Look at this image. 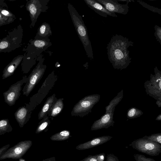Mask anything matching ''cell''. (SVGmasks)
I'll return each mask as SVG.
<instances>
[{"label":"cell","mask_w":161,"mask_h":161,"mask_svg":"<svg viewBox=\"0 0 161 161\" xmlns=\"http://www.w3.org/2000/svg\"><path fill=\"white\" fill-rule=\"evenodd\" d=\"M129 146L138 151L151 156H158L161 152L160 144L142 138L133 141Z\"/></svg>","instance_id":"5"},{"label":"cell","mask_w":161,"mask_h":161,"mask_svg":"<svg viewBox=\"0 0 161 161\" xmlns=\"http://www.w3.org/2000/svg\"><path fill=\"white\" fill-rule=\"evenodd\" d=\"M155 74H151L150 80L144 84L147 94L156 100L161 101V71L156 66Z\"/></svg>","instance_id":"4"},{"label":"cell","mask_w":161,"mask_h":161,"mask_svg":"<svg viewBox=\"0 0 161 161\" xmlns=\"http://www.w3.org/2000/svg\"><path fill=\"white\" fill-rule=\"evenodd\" d=\"M0 13L4 16L9 18L15 19L16 18L14 15L9 11L2 8H0Z\"/></svg>","instance_id":"32"},{"label":"cell","mask_w":161,"mask_h":161,"mask_svg":"<svg viewBox=\"0 0 161 161\" xmlns=\"http://www.w3.org/2000/svg\"><path fill=\"white\" fill-rule=\"evenodd\" d=\"M28 109L22 106L19 108L14 113L15 118L20 127H23L27 122Z\"/></svg>","instance_id":"18"},{"label":"cell","mask_w":161,"mask_h":161,"mask_svg":"<svg viewBox=\"0 0 161 161\" xmlns=\"http://www.w3.org/2000/svg\"><path fill=\"white\" fill-rule=\"evenodd\" d=\"M113 138L109 136H104L94 138L92 140L78 145L76 147L78 150H83L104 144Z\"/></svg>","instance_id":"14"},{"label":"cell","mask_w":161,"mask_h":161,"mask_svg":"<svg viewBox=\"0 0 161 161\" xmlns=\"http://www.w3.org/2000/svg\"><path fill=\"white\" fill-rule=\"evenodd\" d=\"M10 147V144H8L0 148V155L7 150Z\"/></svg>","instance_id":"34"},{"label":"cell","mask_w":161,"mask_h":161,"mask_svg":"<svg viewBox=\"0 0 161 161\" xmlns=\"http://www.w3.org/2000/svg\"><path fill=\"white\" fill-rule=\"evenodd\" d=\"M156 104L157 105L158 107L160 108L161 107V101L157 100L156 102Z\"/></svg>","instance_id":"37"},{"label":"cell","mask_w":161,"mask_h":161,"mask_svg":"<svg viewBox=\"0 0 161 161\" xmlns=\"http://www.w3.org/2000/svg\"><path fill=\"white\" fill-rule=\"evenodd\" d=\"M41 122L36 130V133H39L42 131L49 125L50 121L48 118L47 117Z\"/></svg>","instance_id":"26"},{"label":"cell","mask_w":161,"mask_h":161,"mask_svg":"<svg viewBox=\"0 0 161 161\" xmlns=\"http://www.w3.org/2000/svg\"><path fill=\"white\" fill-rule=\"evenodd\" d=\"M114 111H110L105 113L98 119L95 121L92 126L91 130H96L103 128L107 129L114 126Z\"/></svg>","instance_id":"12"},{"label":"cell","mask_w":161,"mask_h":161,"mask_svg":"<svg viewBox=\"0 0 161 161\" xmlns=\"http://www.w3.org/2000/svg\"><path fill=\"white\" fill-rule=\"evenodd\" d=\"M46 68L45 65L38 63L28 78L27 81L22 90L23 94L28 96L42 76Z\"/></svg>","instance_id":"9"},{"label":"cell","mask_w":161,"mask_h":161,"mask_svg":"<svg viewBox=\"0 0 161 161\" xmlns=\"http://www.w3.org/2000/svg\"><path fill=\"white\" fill-rule=\"evenodd\" d=\"M32 144L31 140L21 141L8 148L0 155V160L7 158L17 159L21 158L30 148Z\"/></svg>","instance_id":"8"},{"label":"cell","mask_w":161,"mask_h":161,"mask_svg":"<svg viewBox=\"0 0 161 161\" xmlns=\"http://www.w3.org/2000/svg\"><path fill=\"white\" fill-rule=\"evenodd\" d=\"M134 43L127 37L116 34L111 37L107 47L108 59L115 69H126L131 63L128 48Z\"/></svg>","instance_id":"1"},{"label":"cell","mask_w":161,"mask_h":161,"mask_svg":"<svg viewBox=\"0 0 161 161\" xmlns=\"http://www.w3.org/2000/svg\"><path fill=\"white\" fill-rule=\"evenodd\" d=\"M15 20L5 17L0 13V26L11 23Z\"/></svg>","instance_id":"29"},{"label":"cell","mask_w":161,"mask_h":161,"mask_svg":"<svg viewBox=\"0 0 161 161\" xmlns=\"http://www.w3.org/2000/svg\"><path fill=\"white\" fill-rule=\"evenodd\" d=\"M108 11L124 15L126 14L129 10V2L125 4L119 3L117 0H96Z\"/></svg>","instance_id":"11"},{"label":"cell","mask_w":161,"mask_h":161,"mask_svg":"<svg viewBox=\"0 0 161 161\" xmlns=\"http://www.w3.org/2000/svg\"><path fill=\"white\" fill-rule=\"evenodd\" d=\"M28 78L26 76L21 80L11 85L8 90L3 93L5 102L10 106L14 104L21 95L22 86L27 82Z\"/></svg>","instance_id":"10"},{"label":"cell","mask_w":161,"mask_h":161,"mask_svg":"<svg viewBox=\"0 0 161 161\" xmlns=\"http://www.w3.org/2000/svg\"><path fill=\"white\" fill-rule=\"evenodd\" d=\"M49 1V0H30L27 2L25 7L29 13L31 28L34 27L40 14L47 11Z\"/></svg>","instance_id":"7"},{"label":"cell","mask_w":161,"mask_h":161,"mask_svg":"<svg viewBox=\"0 0 161 161\" xmlns=\"http://www.w3.org/2000/svg\"><path fill=\"white\" fill-rule=\"evenodd\" d=\"M55 95H53L48 98L39 113L38 119H41L45 117L48 113L52 106L55 102Z\"/></svg>","instance_id":"19"},{"label":"cell","mask_w":161,"mask_h":161,"mask_svg":"<svg viewBox=\"0 0 161 161\" xmlns=\"http://www.w3.org/2000/svg\"><path fill=\"white\" fill-rule=\"evenodd\" d=\"M52 35L50 25L46 22L42 23L38 27L34 39H46Z\"/></svg>","instance_id":"17"},{"label":"cell","mask_w":161,"mask_h":161,"mask_svg":"<svg viewBox=\"0 0 161 161\" xmlns=\"http://www.w3.org/2000/svg\"><path fill=\"white\" fill-rule=\"evenodd\" d=\"M23 55L15 57L4 68L3 72L2 79H4L12 75L23 59Z\"/></svg>","instance_id":"15"},{"label":"cell","mask_w":161,"mask_h":161,"mask_svg":"<svg viewBox=\"0 0 161 161\" xmlns=\"http://www.w3.org/2000/svg\"><path fill=\"white\" fill-rule=\"evenodd\" d=\"M117 0L118 1L125 2H129V3L131 2H135L134 0Z\"/></svg>","instance_id":"36"},{"label":"cell","mask_w":161,"mask_h":161,"mask_svg":"<svg viewBox=\"0 0 161 161\" xmlns=\"http://www.w3.org/2000/svg\"><path fill=\"white\" fill-rule=\"evenodd\" d=\"M68 8L77 34L82 44L88 57L93 59V52L88 34L87 28L81 16L70 3L68 4Z\"/></svg>","instance_id":"2"},{"label":"cell","mask_w":161,"mask_h":161,"mask_svg":"<svg viewBox=\"0 0 161 161\" xmlns=\"http://www.w3.org/2000/svg\"><path fill=\"white\" fill-rule=\"evenodd\" d=\"M70 134L69 131L63 130L52 135L50 138L53 141H64L68 139Z\"/></svg>","instance_id":"23"},{"label":"cell","mask_w":161,"mask_h":161,"mask_svg":"<svg viewBox=\"0 0 161 161\" xmlns=\"http://www.w3.org/2000/svg\"><path fill=\"white\" fill-rule=\"evenodd\" d=\"M13 128L10 125L8 119L0 120V135L12 131Z\"/></svg>","instance_id":"22"},{"label":"cell","mask_w":161,"mask_h":161,"mask_svg":"<svg viewBox=\"0 0 161 161\" xmlns=\"http://www.w3.org/2000/svg\"><path fill=\"white\" fill-rule=\"evenodd\" d=\"M49 38L46 39H34L32 40L31 45L33 46L36 50L41 53L49 47L51 46L52 43Z\"/></svg>","instance_id":"16"},{"label":"cell","mask_w":161,"mask_h":161,"mask_svg":"<svg viewBox=\"0 0 161 161\" xmlns=\"http://www.w3.org/2000/svg\"><path fill=\"white\" fill-rule=\"evenodd\" d=\"M123 97V90H122L105 107V113L110 111H114L116 106L121 101Z\"/></svg>","instance_id":"21"},{"label":"cell","mask_w":161,"mask_h":161,"mask_svg":"<svg viewBox=\"0 0 161 161\" xmlns=\"http://www.w3.org/2000/svg\"><path fill=\"white\" fill-rule=\"evenodd\" d=\"M105 158V153H102L94 155H89L80 161H104Z\"/></svg>","instance_id":"25"},{"label":"cell","mask_w":161,"mask_h":161,"mask_svg":"<svg viewBox=\"0 0 161 161\" xmlns=\"http://www.w3.org/2000/svg\"><path fill=\"white\" fill-rule=\"evenodd\" d=\"M42 161H55V157H53L44 159Z\"/></svg>","instance_id":"35"},{"label":"cell","mask_w":161,"mask_h":161,"mask_svg":"<svg viewBox=\"0 0 161 161\" xmlns=\"http://www.w3.org/2000/svg\"><path fill=\"white\" fill-rule=\"evenodd\" d=\"M148 140L161 144V133L152 134L150 136H145L142 137Z\"/></svg>","instance_id":"27"},{"label":"cell","mask_w":161,"mask_h":161,"mask_svg":"<svg viewBox=\"0 0 161 161\" xmlns=\"http://www.w3.org/2000/svg\"><path fill=\"white\" fill-rule=\"evenodd\" d=\"M64 107L63 99L60 98L54 103L48 113L52 117H55L62 111Z\"/></svg>","instance_id":"20"},{"label":"cell","mask_w":161,"mask_h":161,"mask_svg":"<svg viewBox=\"0 0 161 161\" xmlns=\"http://www.w3.org/2000/svg\"></svg>","instance_id":"40"},{"label":"cell","mask_w":161,"mask_h":161,"mask_svg":"<svg viewBox=\"0 0 161 161\" xmlns=\"http://www.w3.org/2000/svg\"><path fill=\"white\" fill-rule=\"evenodd\" d=\"M133 156L136 161H156L152 158L146 157L142 154H135Z\"/></svg>","instance_id":"30"},{"label":"cell","mask_w":161,"mask_h":161,"mask_svg":"<svg viewBox=\"0 0 161 161\" xmlns=\"http://www.w3.org/2000/svg\"><path fill=\"white\" fill-rule=\"evenodd\" d=\"M23 31L19 25L0 40V53L9 52L19 47L22 41Z\"/></svg>","instance_id":"3"},{"label":"cell","mask_w":161,"mask_h":161,"mask_svg":"<svg viewBox=\"0 0 161 161\" xmlns=\"http://www.w3.org/2000/svg\"><path fill=\"white\" fill-rule=\"evenodd\" d=\"M106 161H119L118 158L113 153L107 154Z\"/></svg>","instance_id":"33"},{"label":"cell","mask_w":161,"mask_h":161,"mask_svg":"<svg viewBox=\"0 0 161 161\" xmlns=\"http://www.w3.org/2000/svg\"><path fill=\"white\" fill-rule=\"evenodd\" d=\"M137 2L142 5L143 7L147 9L154 13H157L161 15V9L155 7L141 0H137Z\"/></svg>","instance_id":"28"},{"label":"cell","mask_w":161,"mask_h":161,"mask_svg":"<svg viewBox=\"0 0 161 161\" xmlns=\"http://www.w3.org/2000/svg\"><path fill=\"white\" fill-rule=\"evenodd\" d=\"M143 114L142 111L135 107H132L129 109L126 114L127 118L130 119L140 117Z\"/></svg>","instance_id":"24"},{"label":"cell","mask_w":161,"mask_h":161,"mask_svg":"<svg viewBox=\"0 0 161 161\" xmlns=\"http://www.w3.org/2000/svg\"><path fill=\"white\" fill-rule=\"evenodd\" d=\"M100 95L92 94L85 97L79 101L74 107L71 115L82 116L91 112L93 106L99 101Z\"/></svg>","instance_id":"6"},{"label":"cell","mask_w":161,"mask_h":161,"mask_svg":"<svg viewBox=\"0 0 161 161\" xmlns=\"http://www.w3.org/2000/svg\"><path fill=\"white\" fill-rule=\"evenodd\" d=\"M86 5L96 13L103 17L106 18L108 16L117 17L115 13L108 11L101 4L96 0H84Z\"/></svg>","instance_id":"13"},{"label":"cell","mask_w":161,"mask_h":161,"mask_svg":"<svg viewBox=\"0 0 161 161\" xmlns=\"http://www.w3.org/2000/svg\"><path fill=\"white\" fill-rule=\"evenodd\" d=\"M156 120L160 121L161 120V114H160L158 115L155 119Z\"/></svg>","instance_id":"38"},{"label":"cell","mask_w":161,"mask_h":161,"mask_svg":"<svg viewBox=\"0 0 161 161\" xmlns=\"http://www.w3.org/2000/svg\"><path fill=\"white\" fill-rule=\"evenodd\" d=\"M155 32L154 35L157 41L161 45V27L155 25L154 27Z\"/></svg>","instance_id":"31"},{"label":"cell","mask_w":161,"mask_h":161,"mask_svg":"<svg viewBox=\"0 0 161 161\" xmlns=\"http://www.w3.org/2000/svg\"></svg>","instance_id":"41"},{"label":"cell","mask_w":161,"mask_h":161,"mask_svg":"<svg viewBox=\"0 0 161 161\" xmlns=\"http://www.w3.org/2000/svg\"><path fill=\"white\" fill-rule=\"evenodd\" d=\"M60 66V64L58 63V62L56 63L55 64V66L56 67H59Z\"/></svg>","instance_id":"39"}]
</instances>
